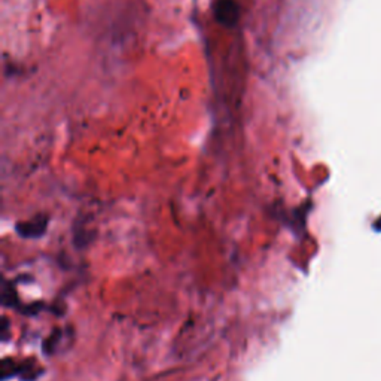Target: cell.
I'll list each match as a JSON object with an SVG mask.
<instances>
[{"label":"cell","mask_w":381,"mask_h":381,"mask_svg":"<svg viewBox=\"0 0 381 381\" xmlns=\"http://www.w3.org/2000/svg\"><path fill=\"white\" fill-rule=\"evenodd\" d=\"M215 18L219 24L231 28L240 18V6L235 0H216Z\"/></svg>","instance_id":"cell-1"}]
</instances>
